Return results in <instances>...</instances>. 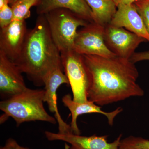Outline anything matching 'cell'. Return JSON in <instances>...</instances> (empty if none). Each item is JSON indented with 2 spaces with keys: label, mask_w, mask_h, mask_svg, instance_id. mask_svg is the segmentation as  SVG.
<instances>
[{
  "label": "cell",
  "mask_w": 149,
  "mask_h": 149,
  "mask_svg": "<svg viewBox=\"0 0 149 149\" xmlns=\"http://www.w3.org/2000/svg\"><path fill=\"white\" fill-rule=\"evenodd\" d=\"M104 40L109 50L117 56L130 59L141 43L146 40L123 27L109 24L104 27Z\"/></svg>",
  "instance_id": "obj_8"
},
{
  "label": "cell",
  "mask_w": 149,
  "mask_h": 149,
  "mask_svg": "<svg viewBox=\"0 0 149 149\" xmlns=\"http://www.w3.org/2000/svg\"><path fill=\"white\" fill-rule=\"evenodd\" d=\"M61 60V53L52 38L45 15H39L35 27L28 30L21 52L14 62L37 86L44 85V77Z\"/></svg>",
  "instance_id": "obj_2"
},
{
  "label": "cell",
  "mask_w": 149,
  "mask_h": 149,
  "mask_svg": "<svg viewBox=\"0 0 149 149\" xmlns=\"http://www.w3.org/2000/svg\"><path fill=\"white\" fill-rule=\"evenodd\" d=\"M104 30V27L95 22H90L77 31L73 50L81 55L108 58L116 56L106 45Z\"/></svg>",
  "instance_id": "obj_6"
},
{
  "label": "cell",
  "mask_w": 149,
  "mask_h": 149,
  "mask_svg": "<svg viewBox=\"0 0 149 149\" xmlns=\"http://www.w3.org/2000/svg\"><path fill=\"white\" fill-rule=\"evenodd\" d=\"M40 0H18L12 6L13 20H25L30 16V9L37 5Z\"/></svg>",
  "instance_id": "obj_16"
},
{
  "label": "cell",
  "mask_w": 149,
  "mask_h": 149,
  "mask_svg": "<svg viewBox=\"0 0 149 149\" xmlns=\"http://www.w3.org/2000/svg\"><path fill=\"white\" fill-rule=\"evenodd\" d=\"M6 149H30L26 147L22 146L15 140L10 138L7 140L4 146Z\"/></svg>",
  "instance_id": "obj_21"
},
{
  "label": "cell",
  "mask_w": 149,
  "mask_h": 149,
  "mask_svg": "<svg viewBox=\"0 0 149 149\" xmlns=\"http://www.w3.org/2000/svg\"><path fill=\"white\" fill-rule=\"evenodd\" d=\"M61 57L63 70L72 90L73 100L78 102L88 101L91 77L83 55L71 50L61 53Z\"/></svg>",
  "instance_id": "obj_5"
},
{
  "label": "cell",
  "mask_w": 149,
  "mask_h": 149,
  "mask_svg": "<svg viewBox=\"0 0 149 149\" xmlns=\"http://www.w3.org/2000/svg\"><path fill=\"white\" fill-rule=\"evenodd\" d=\"M61 60L54 65L47 72L44 78L45 86L44 102L47 104L49 110L54 113L58 123V133L61 134L72 133L70 125L68 124L62 118L57 105V91L63 84L69 85V80L63 72Z\"/></svg>",
  "instance_id": "obj_7"
},
{
  "label": "cell",
  "mask_w": 149,
  "mask_h": 149,
  "mask_svg": "<svg viewBox=\"0 0 149 149\" xmlns=\"http://www.w3.org/2000/svg\"><path fill=\"white\" fill-rule=\"evenodd\" d=\"M13 20V15L11 7L6 3L0 8V27L4 28Z\"/></svg>",
  "instance_id": "obj_19"
},
{
  "label": "cell",
  "mask_w": 149,
  "mask_h": 149,
  "mask_svg": "<svg viewBox=\"0 0 149 149\" xmlns=\"http://www.w3.org/2000/svg\"><path fill=\"white\" fill-rule=\"evenodd\" d=\"M91 8L94 22L105 27L110 24L117 10L113 0H85Z\"/></svg>",
  "instance_id": "obj_15"
},
{
  "label": "cell",
  "mask_w": 149,
  "mask_h": 149,
  "mask_svg": "<svg viewBox=\"0 0 149 149\" xmlns=\"http://www.w3.org/2000/svg\"><path fill=\"white\" fill-rule=\"evenodd\" d=\"M18 1V0H8V1L9 4L11 6Z\"/></svg>",
  "instance_id": "obj_24"
},
{
  "label": "cell",
  "mask_w": 149,
  "mask_h": 149,
  "mask_svg": "<svg viewBox=\"0 0 149 149\" xmlns=\"http://www.w3.org/2000/svg\"><path fill=\"white\" fill-rule=\"evenodd\" d=\"M110 24L123 27L149 42V34L134 3L120 4Z\"/></svg>",
  "instance_id": "obj_13"
},
{
  "label": "cell",
  "mask_w": 149,
  "mask_h": 149,
  "mask_svg": "<svg viewBox=\"0 0 149 149\" xmlns=\"http://www.w3.org/2000/svg\"><path fill=\"white\" fill-rule=\"evenodd\" d=\"M22 73L14 62L0 51V93L4 100L28 89Z\"/></svg>",
  "instance_id": "obj_10"
},
{
  "label": "cell",
  "mask_w": 149,
  "mask_h": 149,
  "mask_svg": "<svg viewBox=\"0 0 149 149\" xmlns=\"http://www.w3.org/2000/svg\"><path fill=\"white\" fill-rule=\"evenodd\" d=\"M120 147L121 149H149V140L130 136L121 139Z\"/></svg>",
  "instance_id": "obj_17"
},
{
  "label": "cell",
  "mask_w": 149,
  "mask_h": 149,
  "mask_svg": "<svg viewBox=\"0 0 149 149\" xmlns=\"http://www.w3.org/2000/svg\"><path fill=\"white\" fill-rule=\"evenodd\" d=\"M44 15L52 38L60 53L73 50L77 28L90 23L66 9H56Z\"/></svg>",
  "instance_id": "obj_4"
},
{
  "label": "cell",
  "mask_w": 149,
  "mask_h": 149,
  "mask_svg": "<svg viewBox=\"0 0 149 149\" xmlns=\"http://www.w3.org/2000/svg\"><path fill=\"white\" fill-rule=\"evenodd\" d=\"M134 4L149 34V0H140Z\"/></svg>",
  "instance_id": "obj_18"
},
{
  "label": "cell",
  "mask_w": 149,
  "mask_h": 149,
  "mask_svg": "<svg viewBox=\"0 0 149 149\" xmlns=\"http://www.w3.org/2000/svg\"><path fill=\"white\" fill-rule=\"evenodd\" d=\"M58 8L69 10L89 22H94L92 10L85 0H40L37 12L39 15H45Z\"/></svg>",
  "instance_id": "obj_14"
},
{
  "label": "cell",
  "mask_w": 149,
  "mask_h": 149,
  "mask_svg": "<svg viewBox=\"0 0 149 149\" xmlns=\"http://www.w3.org/2000/svg\"><path fill=\"white\" fill-rule=\"evenodd\" d=\"M130 60L134 63L143 61H149V51L135 53Z\"/></svg>",
  "instance_id": "obj_20"
},
{
  "label": "cell",
  "mask_w": 149,
  "mask_h": 149,
  "mask_svg": "<svg viewBox=\"0 0 149 149\" xmlns=\"http://www.w3.org/2000/svg\"><path fill=\"white\" fill-rule=\"evenodd\" d=\"M27 30L25 20L14 19L0 31V51L14 62L18 57Z\"/></svg>",
  "instance_id": "obj_11"
},
{
  "label": "cell",
  "mask_w": 149,
  "mask_h": 149,
  "mask_svg": "<svg viewBox=\"0 0 149 149\" xmlns=\"http://www.w3.org/2000/svg\"><path fill=\"white\" fill-rule=\"evenodd\" d=\"M70 148V147L69 146H67V148H65V149H69Z\"/></svg>",
  "instance_id": "obj_26"
},
{
  "label": "cell",
  "mask_w": 149,
  "mask_h": 149,
  "mask_svg": "<svg viewBox=\"0 0 149 149\" xmlns=\"http://www.w3.org/2000/svg\"><path fill=\"white\" fill-rule=\"evenodd\" d=\"M82 55L91 77L89 100L101 107L144 95L137 83L139 71L130 59L117 56Z\"/></svg>",
  "instance_id": "obj_1"
},
{
  "label": "cell",
  "mask_w": 149,
  "mask_h": 149,
  "mask_svg": "<svg viewBox=\"0 0 149 149\" xmlns=\"http://www.w3.org/2000/svg\"><path fill=\"white\" fill-rule=\"evenodd\" d=\"M45 91L28 88L23 93L0 102V109L4 113L1 123L9 117L13 118L17 126L24 122L41 121L55 124V118L51 116L44 107Z\"/></svg>",
  "instance_id": "obj_3"
},
{
  "label": "cell",
  "mask_w": 149,
  "mask_h": 149,
  "mask_svg": "<svg viewBox=\"0 0 149 149\" xmlns=\"http://www.w3.org/2000/svg\"><path fill=\"white\" fill-rule=\"evenodd\" d=\"M45 135L49 141H64L71 145L69 149H121L120 147L122 134L111 143L108 142V136H81L73 133L61 134L46 131Z\"/></svg>",
  "instance_id": "obj_9"
},
{
  "label": "cell",
  "mask_w": 149,
  "mask_h": 149,
  "mask_svg": "<svg viewBox=\"0 0 149 149\" xmlns=\"http://www.w3.org/2000/svg\"><path fill=\"white\" fill-rule=\"evenodd\" d=\"M0 149H5V147L3 146V147H1V148H0Z\"/></svg>",
  "instance_id": "obj_25"
},
{
  "label": "cell",
  "mask_w": 149,
  "mask_h": 149,
  "mask_svg": "<svg viewBox=\"0 0 149 149\" xmlns=\"http://www.w3.org/2000/svg\"><path fill=\"white\" fill-rule=\"evenodd\" d=\"M6 3H8V0H0V8L3 7Z\"/></svg>",
  "instance_id": "obj_23"
},
{
  "label": "cell",
  "mask_w": 149,
  "mask_h": 149,
  "mask_svg": "<svg viewBox=\"0 0 149 149\" xmlns=\"http://www.w3.org/2000/svg\"><path fill=\"white\" fill-rule=\"evenodd\" d=\"M64 106L69 110L72 116L70 122V128L72 133L80 135V131L77 124V118L79 116L88 113H100L104 116L107 119L109 124L112 126L115 118L120 113L122 112V108L118 107L111 112H106L102 109L101 107L96 104L93 102L88 100L84 102H78L74 101L72 96L70 94L65 95L62 99Z\"/></svg>",
  "instance_id": "obj_12"
},
{
  "label": "cell",
  "mask_w": 149,
  "mask_h": 149,
  "mask_svg": "<svg viewBox=\"0 0 149 149\" xmlns=\"http://www.w3.org/2000/svg\"><path fill=\"white\" fill-rule=\"evenodd\" d=\"M116 6L120 4H129L134 3L140 0H113Z\"/></svg>",
  "instance_id": "obj_22"
}]
</instances>
